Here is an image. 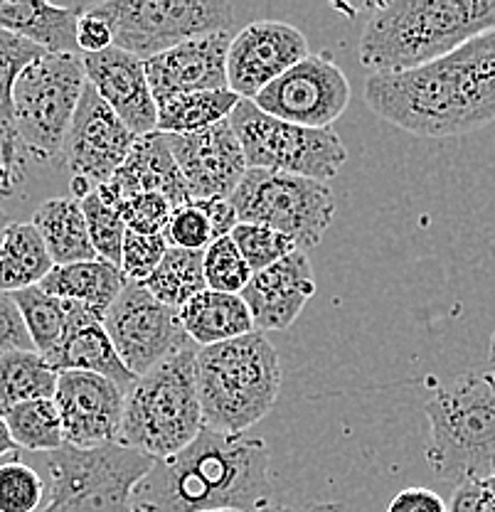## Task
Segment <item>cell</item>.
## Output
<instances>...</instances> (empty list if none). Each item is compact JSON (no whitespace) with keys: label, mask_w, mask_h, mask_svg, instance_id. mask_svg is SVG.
<instances>
[{"label":"cell","mask_w":495,"mask_h":512,"mask_svg":"<svg viewBox=\"0 0 495 512\" xmlns=\"http://www.w3.org/2000/svg\"><path fill=\"white\" fill-rule=\"evenodd\" d=\"M365 101L380 119L422 138H451L495 121V30L441 60L372 74Z\"/></svg>","instance_id":"obj_1"},{"label":"cell","mask_w":495,"mask_h":512,"mask_svg":"<svg viewBox=\"0 0 495 512\" xmlns=\"http://www.w3.org/2000/svg\"><path fill=\"white\" fill-rule=\"evenodd\" d=\"M269 466L262 439L202 429L183 451L153 461L131 512H257L271 505Z\"/></svg>","instance_id":"obj_2"},{"label":"cell","mask_w":495,"mask_h":512,"mask_svg":"<svg viewBox=\"0 0 495 512\" xmlns=\"http://www.w3.org/2000/svg\"><path fill=\"white\" fill-rule=\"evenodd\" d=\"M488 30H495V0H392L367 20L360 62L372 74L407 72Z\"/></svg>","instance_id":"obj_3"},{"label":"cell","mask_w":495,"mask_h":512,"mask_svg":"<svg viewBox=\"0 0 495 512\" xmlns=\"http://www.w3.org/2000/svg\"><path fill=\"white\" fill-rule=\"evenodd\" d=\"M202 429L244 434L274 409L281 392V365L264 333L200 348L195 355Z\"/></svg>","instance_id":"obj_4"},{"label":"cell","mask_w":495,"mask_h":512,"mask_svg":"<svg viewBox=\"0 0 495 512\" xmlns=\"http://www.w3.org/2000/svg\"><path fill=\"white\" fill-rule=\"evenodd\" d=\"M198 345L168 357L143 377H136L124 397V416L116 444L141 451L153 461L175 456L202 431L195 382Z\"/></svg>","instance_id":"obj_5"},{"label":"cell","mask_w":495,"mask_h":512,"mask_svg":"<svg viewBox=\"0 0 495 512\" xmlns=\"http://www.w3.org/2000/svg\"><path fill=\"white\" fill-rule=\"evenodd\" d=\"M429 419L427 461L434 476L456 485L493 478L495 380L463 375L436 389L424 407Z\"/></svg>","instance_id":"obj_6"},{"label":"cell","mask_w":495,"mask_h":512,"mask_svg":"<svg viewBox=\"0 0 495 512\" xmlns=\"http://www.w3.org/2000/svg\"><path fill=\"white\" fill-rule=\"evenodd\" d=\"M153 458L121 444L62 446L47 458L50 480L37 512H131L133 490Z\"/></svg>","instance_id":"obj_7"},{"label":"cell","mask_w":495,"mask_h":512,"mask_svg":"<svg viewBox=\"0 0 495 512\" xmlns=\"http://www.w3.org/2000/svg\"><path fill=\"white\" fill-rule=\"evenodd\" d=\"M84 84L82 55H42L18 77L10 128L35 160L62 156Z\"/></svg>","instance_id":"obj_8"},{"label":"cell","mask_w":495,"mask_h":512,"mask_svg":"<svg viewBox=\"0 0 495 512\" xmlns=\"http://www.w3.org/2000/svg\"><path fill=\"white\" fill-rule=\"evenodd\" d=\"M87 8L109 23L114 47L143 62L195 37L230 30L234 18L225 0H106Z\"/></svg>","instance_id":"obj_9"},{"label":"cell","mask_w":495,"mask_h":512,"mask_svg":"<svg viewBox=\"0 0 495 512\" xmlns=\"http://www.w3.org/2000/svg\"><path fill=\"white\" fill-rule=\"evenodd\" d=\"M230 124L249 168L274 170V173L301 175V178H335L348 160V148L330 128H306L274 119L242 99L234 106Z\"/></svg>","instance_id":"obj_10"},{"label":"cell","mask_w":495,"mask_h":512,"mask_svg":"<svg viewBox=\"0 0 495 512\" xmlns=\"http://www.w3.org/2000/svg\"><path fill=\"white\" fill-rule=\"evenodd\" d=\"M230 202L239 222L274 229L301 252L321 242L335 215V195L328 183L262 168L244 173Z\"/></svg>","instance_id":"obj_11"},{"label":"cell","mask_w":495,"mask_h":512,"mask_svg":"<svg viewBox=\"0 0 495 512\" xmlns=\"http://www.w3.org/2000/svg\"><path fill=\"white\" fill-rule=\"evenodd\" d=\"M101 325L126 370L136 377H143L178 352L195 348L185 333L180 311L165 306L133 281L116 296Z\"/></svg>","instance_id":"obj_12"},{"label":"cell","mask_w":495,"mask_h":512,"mask_svg":"<svg viewBox=\"0 0 495 512\" xmlns=\"http://www.w3.org/2000/svg\"><path fill=\"white\" fill-rule=\"evenodd\" d=\"M348 104V77L326 52L294 64L254 99L264 114L306 128H330Z\"/></svg>","instance_id":"obj_13"},{"label":"cell","mask_w":495,"mask_h":512,"mask_svg":"<svg viewBox=\"0 0 495 512\" xmlns=\"http://www.w3.org/2000/svg\"><path fill=\"white\" fill-rule=\"evenodd\" d=\"M311 55L301 30L279 20H259L232 35L227 52V87L254 101L271 82Z\"/></svg>","instance_id":"obj_14"},{"label":"cell","mask_w":495,"mask_h":512,"mask_svg":"<svg viewBox=\"0 0 495 512\" xmlns=\"http://www.w3.org/2000/svg\"><path fill=\"white\" fill-rule=\"evenodd\" d=\"M133 143H136V136L99 99L92 84H84L82 99L67 133L65 151H62L74 178L87 180L92 188L109 183L131 153Z\"/></svg>","instance_id":"obj_15"},{"label":"cell","mask_w":495,"mask_h":512,"mask_svg":"<svg viewBox=\"0 0 495 512\" xmlns=\"http://www.w3.org/2000/svg\"><path fill=\"white\" fill-rule=\"evenodd\" d=\"M165 141L188 185L190 200H230L249 170L230 119L185 136L165 133Z\"/></svg>","instance_id":"obj_16"},{"label":"cell","mask_w":495,"mask_h":512,"mask_svg":"<svg viewBox=\"0 0 495 512\" xmlns=\"http://www.w3.org/2000/svg\"><path fill=\"white\" fill-rule=\"evenodd\" d=\"M126 394L106 377L92 372H57L55 407L62 419L65 444L97 448L114 444L121 429Z\"/></svg>","instance_id":"obj_17"},{"label":"cell","mask_w":495,"mask_h":512,"mask_svg":"<svg viewBox=\"0 0 495 512\" xmlns=\"http://www.w3.org/2000/svg\"><path fill=\"white\" fill-rule=\"evenodd\" d=\"M230 42V30L212 32L146 60V77L156 106L173 96L230 89L227 87Z\"/></svg>","instance_id":"obj_18"},{"label":"cell","mask_w":495,"mask_h":512,"mask_svg":"<svg viewBox=\"0 0 495 512\" xmlns=\"http://www.w3.org/2000/svg\"><path fill=\"white\" fill-rule=\"evenodd\" d=\"M84 74L99 99L136 138L156 131L158 106L146 77V62L119 47L82 55Z\"/></svg>","instance_id":"obj_19"},{"label":"cell","mask_w":495,"mask_h":512,"mask_svg":"<svg viewBox=\"0 0 495 512\" xmlns=\"http://www.w3.org/2000/svg\"><path fill=\"white\" fill-rule=\"evenodd\" d=\"M313 293H316V276H313L311 259L306 252L296 249L269 269L254 274L239 296L252 313L254 330L266 333V330H286L294 325Z\"/></svg>","instance_id":"obj_20"},{"label":"cell","mask_w":495,"mask_h":512,"mask_svg":"<svg viewBox=\"0 0 495 512\" xmlns=\"http://www.w3.org/2000/svg\"><path fill=\"white\" fill-rule=\"evenodd\" d=\"M97 192L109 205H116L124 197L138 195V192L163 195L173 205V210L190 202L188 185H185L178 163H175L168 141H165V133L161 131L136 138L131 153L116 170L114 178L99 185Z\"/></svg>","instance_id":"obj_21"},{"label":"cell","mask_w":495,"mask_h":512,"mask_svg":"<svg viewBox=\"0 0 495 512\" xmlns=\"http://www.w3.org/2000/svg\"><path fill=\"white\" fill-rule=\"evenodd\" d=\"M87 5H50L42 0H0V28L33 42L47 55H82L77 20Z\"/></svg>","instance_id":"obj_22"},{"label":"cell","mask_w":495,"mask_h":512,"mask_svg":"<svg viewBox=\"0 0 495 512\" xmlns=\"http://www.w3.org/2000/svg\"><path fill=\"white\" fill-rule=\"evenodd\" d=\"M13 301L18 303L20 316H23L30 340H33V348L40 352L42 357L52 355L74 330L99 320L87 306H82V303L50 296V293L42 291L40 286L15 291Z\"/></svg>","instance_id":"obj_23"},{"label":"cell","mask_w":495,"mask_h":512,"mask_svg":"<svg viewBox=\"0 0 495 512\" xmlns=\"http://www.w3.org/2000/svg\"><path fill=\"white\" fill-rule=\"evenodd\" d=\"M180 320L188 338L198 348L230 343V340L254 333L252 313L244 298L237 293L210 291V288L195 296L180 311Z\"/></svg>","instance_id":"obj_24"},{"label":"cell","mask_w":495,"mask_h":512,"mask_svg":"<svg viewBox=\"0 0 495 512\" xmlns=\"http://www.w3.org/2000/svg\"><path fill=\"white\" fill-rule=\"evenodd\" d=\"M126 284L129 281L121 274V269L94 259L79 261V264L52 266L50 274L40 281V288L55 298L82 303L101 320Z\"/></svg>","instance_id":"obj_25"},{"label":"cell","mask_w":495,"mask_h":512,"mask_svg":"<svg viewBox=\"0 0 495 512\" xmlns=\"http://www.w3.org/2000/svg\"><path fill=\"white\" fill-rule=\"evenodd\" d=\"M45 360L55 372L77 370L106 377V380L114 382L124 394L136 382V375H131L124 362H121V357L116 355L101 320H94V323L74 330L65 343L52 352V355H47Z\"/></svg>","instance_id":"obj_26"},{"label":"cell","mask_w":495,"mask_h":512,"mask_svg":"<svg viewBox=\"0 0 495 512\" xmlns=\"http://www.w3.org/2000/svg\"><path fill=\"white\" fill-rule=\"evenodd\" d=\"M35 229L40 232L47 252L55 266L79 264V261H94L97 252L89 239L87 220L79 200L74 197H55L33 215Z\"/></svg>","instance_id":"obj_27"},{"label":"cell","mask_w":495,"mask_h":512,"mask_svg":"<svg viewBox=\"0 0 495 512\" xmlns=\"http://www.w3.org/2000/svg\"><path fill=\"white\" fill-rule=\"evenodd\" d=\"M52 259L33 222H10L0 237V291L40 286L52 271Z\"/></svg>","instance_id":"obj_28"},{"label":"cell","mask_w":495,"mask_h":512,"mask_svg":"<svg viewBox=\"0 0 495 512\" xmlns=\"http://www.w3.org/2000/svg\"><path fill=\"white\" fill-rule=\"evenodd\" d=\"M57 372L37 350H18L0 355V416L35 399H52Z\"/></svg>","instance_id":"obj_29"},{"label":"cell","mask_w":495,"mask_h":512,"mask_svg":"<svg viewBox=\"0 0 495 512\" xmlns=\"http://www.w3.org/2000/svg\"><path fill=\"white\" fill-rule=\"evenodd\" d=\"M239 101L242 99L232 89L173 96V99H165L158 104L156 131L168 133V136L198 133L202 128H210L230 119Z\"/></svg>","instance_id":"obj_30"},{"label":"cell","mask_w":495,"mask_h":512,"mask_svg":"<svg viewBox=\"0 0 495 512\" xmlns=\"http://www.w3.org/2000/svg\"><path fill=\"white\" fill-rule=\"evenodd\" d=\"M202 256H205V252L170 247L161 264H158V269L141 286L165 306L183 311L195 296L207 291Z\"/></svg>","instance_id":"obj_31"},{"label":"cell","mask_w":495,"mask_h":512,"mask_svg":"<svg viewBox=\"0 0 495 512\" xmlns=\"http://www.w3.org/2000/svg\"><path fill=\"white\" fill-rule=\"evenodd\" d=\"M10 431V439L18 448L35 453H52L65 446L62 419L55 407V399H35L18 404L3 416Z\"/></svg>","instance_id":"obj_32"},{"label":"cell","mask_w":495,"mask_h":512,"mask_svg":"<svg viewBox=\"0 0 495 512\" xmlns=\"http://www.w3.org/2000/svg\"><path fill=\"white\" fill-rule=\"evenodd\" d=\"M79 205H82L84 220H87L89 229V239H92L97 259L119 269L121 247H124L126 237V224L121 220L119 210H116L114 205H109L97 190H92L87 197H82Z\"/></svg>","instance_id":"obj_33"},{"label":"cell","mask_w":495,"mask_h":512,"mask_svg":"<svg viewBox=\"0 0 495 512\" xmlns=\"http://www.w3.org/2000/svg\"><path fill=\"white\" fill-rule=\"evenodd\" d=\"M230 239L234 242V247L239 249L242 259L247 261L252 274H259V271L269 269L271 264L281 261L284 256L296 252V244L289 237H284V234L274 232L269 227H262V224L239 222L232 229Z\"/></svg>","instance_id":"obj_34"},{"label":"cell","mask_w":495,"mask_h":512,"mask_svg":"<svg viewBox=\"0 0 495 512\" xmlns=\"http://www.w3.org/2000/svg\"><path fill=\"white\" fill-rule=\"evenodd\" d=\"M47 55L45 50L0 28V124H13V89L25 67Z\"/></svg>","instance_id":"obj_35"},{"label":"cell","mask_w":495,"mask_h":512,"mask_svg":"<svg viewBox=\"0 0 495 512\" xmlns=\"http://www.w3.org/2000/svg\"><path fill=\"white\" fill-rule=\"evenodd\" d=\"M202 266H205L207 288L217 293H237L239 296L254 276L230 237L215 239L205 249Z\"/></svg>","instance_id":"obj_36"},{"label":"cell","mask_w":495,"mask_h":512,"mask_svg":"<svg viewBox=\"0 0 495 512\" xmlns=\"http://www.w3.org/2000/svg\"><path fill=\"white\" fill-rule=\"evenodd\" d=\"M45 500V483L35 468L20 461L0 466V512H37Z\"/></svg>","instance_id":"obj_37"},{"label":"cell","mask_w":495,"mask_h":512,"mask_svg":"<svg viewBox=\"0 0 495 512\" xmlns=\"http://www.w3.org/2000/svg\"><path fill=\"white\" fill-rule=\"evenodd\" d=\"M163 237L168 242V247L173 249L205 252L215 242L205 202L190 200L183 207H175L168 220V227L163 229Z\"/></svg>","instance_id":"obj_38"},{"label":"cell","mask_w":495,"mask_h":512,"mask_svg":"<svg viewBox=\"0 0 495 512\" xmlns=\"http://www.w3.org/2000/svg\"><path fill=\"white\" fill-rule=\"evenodd\" d=\"M168 249L170 247L163 234H138L126 229L119 264L121 274L126 276V281L143 284L158 269V264H161Z\"/></svg>","instance_id":"obj_39"},{"label":"cell","mask_w":495,"mask_h":512,"mask_svg":"<svg viewBox=\"0 0 495 512\" xmlns=\"http://www.w3.org/2000/svg\"><path fill=\"white\" fill-rule=\"evenodd\" d=\"M114 207L119 210L126 229L138 234H163V229L168 227L170 215H173V205L163 195H156V192L129 195L121 202H116Z\"/></svg>","instance_id":"obj_40"},{"label":"cell","mask_w":495,"mask_h":512,"mask_svg":"<svg viewBox=\"0 0 495 512\" xmlns=\"http://www.w3.org/2000/svg\"><path fill=\"white\" fill-rule=\"evenodd\" d=\"M18 350H35L33 340L20 316L18 303L13 301V293L0 291V355Z\"/></svg>","instance_id":"obj_41"},{"label":"cell","mask_w":495,"mask_h":512,"mask_svg":"<svg viewBox=\"0 0 495 512\" xmlns=\"http://www.w3.org/2000/svg\"><path fill=\"white\" fill-rule=\"evenodd\" d=\"M77 47L82 55H97V52L114 47L109 23L94 15L89 8H84V13L77 20Z\"/></svg>","instance_id":"obj_42"},{"label":"cell","mask_w":495,"mask_h":512,"mask_svg":"<svg viewBox=\"0 0 495 512\" xmlns=\"http://www.w3.org/2000/svg\"><path fill=\"white\" fill-rule=\"evenodd\" d=\"M446 512H495V493L486 480H468L456 485Z\"/></svg>","instance_id":"obj_43"},{"label":"cell","mask_w":495,"mask_h":512,"mask_svg":"<svg viewBox=\"0 0 495 512\" xmlns=\"http://www.w3.org/2000/svg\"><path fill=\"white\" fill-rule=\"evenodd\" d=\"M385 512H446V503L429 488H404L392 498Z\"/></svg>","instance_id":"obj_44"},{"label":"cell","mask_w":495,"mask_h":512,"mask_svg":"<svg viewBox=\"0 0 495 512\" xmlns=\"http://www.w3.org/2000/svg\"><path fill=\"white\" fill-rule=\"evenodd\" d=\"M207 215H210V224H212V237L222 239L230 237L232 229L237 227V212H234L230 200H207Z\"/></svg>","instance_id":"obj_45"},{"label":"cell","mask_w":495,"mask_h":512,"mask_svg":"<svg viewBox=\"0 0 495 512\" xmlns=\"http://www.w3.org/2000/svg\"><path fill=\"white\" fill-rule=\"evenodd\" d=\"M18 451V446H15V441L10 439V431L8 426H5V419L0 416V458L8 456V453H15Z\"/></svg>","instance_id":"obj_46"},{"label":"cell","mask_w":495,"mask_h":512,"mask_svg":"<svg viewBox=\"0 0 495 512\" xmlns=\"http://www.w3.org/2000/svg\"><path fill=\"white\" fill-rule=\"evenodd\" d=\"M303 512H345V508L338 503H318V505H311V508H306Z\"/></svg>","instance_id":"obj_47"},{"label":"cell","mask_w":495,"mask_h":512,"mask_svg":"<svg viewBox=\"0 0 495 512\" xmlns=\"http://www.w3.org/2000/svg\"><path fill=\"white\" fill-rule=\"evenodd\" d=\"M488 365H491V375L495 380V330H493V338H491V350H488Z\"/></svg>","instance_id":"obj_48"},{"label":"cell","mask_w":495,"mask_h":512,"mask_svg":"<svg viewBox=\"0 0 495 512\" xmlns=\"http://www.w3.org/2000/svg\"><path fill=\"white\" fill-rule=\"evenodd\" d=\"M257 512H294L291 508H284V505H266V508H262V510H257Z\"/></svg>","instance_id":"obj_49"},{"label":"cell","mask_w":495,"mask_h":512,"mask_svg":"<svg viewBox=\"0 0 495 512\" xmlns=\"http://www.w3.org/2000/svg\"><path fill=\"white\" fill-rule=\"evenodd\" d=\"M8 217H5V212H3V207H0V237H3V232H5V227H8Z\"/></svg>","instance_id":"obj_50"},{"label":"cell","mask_w":495,"mask_h":512,"mask_svg":"<svg viewBox=\"0 0 495 512\" xmlns=\"http://www.w3.org/2000/svg\"><path fill=\"white\" fill-rule=\"evenodd\" d=\"M486 483H488V488H491V490H493V493H495V478H488V480H486Z\"/></svg>","instance_id":"obj_51"},{"label":"cell","mask_w":495,"mask_h":512,"mask_svg":"<svg viewBox=\"0 0 495 512\" xmlns=\"http://www.w3.org/2000/svg\"><path fill=\"white\" fill-rule=\"evenodd\" d=\"M210 512H239V510H210Z\"/></svg>","instance_id":"obj_52"},{"label":"cell","mask_w":495,"mask_h":512,"mask_svg":"<svg viewBox=\"0 0 495 512\" xmlns=\"http://www.w3.org/2000/svg\"><path fill=\"white\" fill-rule=\"evenodd\" d=\"M493 478H495V456H493Z\"/></svg>","instance_id":"obj_53"}]
</instances>
